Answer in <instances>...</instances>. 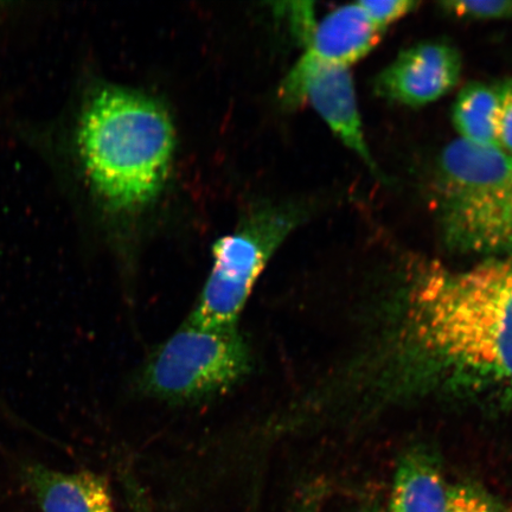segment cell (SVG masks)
Listing matches in <instances>:
<instances>
[{
    "label": "cell",
    "mask_w": 512,
    "mask_h": 512,
    "mask_svg": "<svg viewBox=\"0 0 512 512\" xmlns=\"http://www.w3.org/2000/svg\"><path fill=\"white\" fill-rule=\"evenodd\" d=\"M394 343L400 366L416 377L512 399V255L419 275L403 297Z\"/></svg>",
    "instance_id": "6da1fadb"
},
{
    "label": "cell",
    "mask_w": 512,
    "mask_h": 512,
    "mask_svg": "<svg viewBox=\"0 0 512 512\" xmlns=\"http://www.w3.org/2000/svg\"><path fill=\"white\" fill-rule=\"evenodd\" d=\"M175 149L168 112L155 99L102 86L80 115L78 150L96 196L115 211L146 206L162 189Z\"/></svg>",
    "instance_id": "7a4b0ae2"
},
{
    "label": "cell",
    "mask_w": 512,
    "mask_h": 512,
    "mask_svg": "<svg viewBox=\"0 0 512 512\" xmlns=\"http://www.w3.org/2000/svg\"><path fill=\"white\" fill-rule=\"evenodd\" d=\"M434 194L447 247L494 258L512 255L511 157L496 146L454 139L441 152Z\"/></svg>",
    "instance_id": "3957f363"
},
{
    "label": "cell",
    "mask_w": 512,
    "mask_h": 512,
    "mask_svg": "<svg viewBox=\"0 0 512 512\" xmlns=\"http://www.w3.org/2000/svg\"><path fill=\"white\" fill-rule=\"evenodd\" d=\"M252 370V350L239 326L204 328L185 320L147 358L137 384L147 398L195 405L228 394Z\"/></svg>",
    "instance_id": "277c9868"
},
{
    "label": "cell",
    "mask_w": 512,
    "mask_h": 512,
    "mask_svg": "<svg viewBox=\"0 0 512 512\" xmlns=\"http://www.w3.org/2000/svg\"><path fill=\"white\" fill-rule=\"evenodd\" d=\"M302 217L294 207L255 209L217 240L213 268L187 320L204 328L238 326L256 281Z\"/></svg>",
    "instance_id": "5b68a950"
},
{
    "label": "cell",
    "mask_w": 512,
    "mask_h": 512,
    "mask_svg": "<svg viewBox=\"0 0 512 512\" xmlns=\"http://www.w3.org/2000/svg\"><path fill=\"white\" fill-rule=\"evenodd\" d=\"M280 98L290 106L310 104L342 144L382 181L383 172L364 131L351 68L325 62L305 51L281 83Z\"/></svg>",
    "instance_id": "8992f818"
},
{
    "label": "cell",
    "mask_w": 512,
    "mask_h": 512,
    "mask_svg": "<svg viewBox=\"0 0 512 512\" xmlns=\"http://www.w3.org/2000/svg\"><path fill=\"white\" fill-rule=\"evenodd\" d=\"M462 74V54L453 44L426 41L403 50L382 69L374 91L390 104L418 108L451 93Z\"/></svg>",
    "instance_id": "52a82bcc"
},
{
    "label": "cell",
    "mask_w": 512,
    "mask_h": 512,
    "mask_svg": "<svg viewBox=\"0 0 512 512\" xmlns=\"http://www.w3.org/2000/svg\"><path fill=\"white\" fill-rule=\"evenodd\" d=\"M25 484L43 512H115L110 484L92 471L61 472L25 466Z\"/></svg>",
    "instance_id": "ba28073f"
},
{
    "label": "cell",
    "mask_w": 512,
    "mask_h": 512,
    "mask_svg": "<svg viewBox=\"0 0 512 512\" xmlns=\"http://www.w3.org/2000/svg\"><path fill=\"white\" fill-rule=\"evenodd\" d=\"M383 32L369 21L358 3L341 6L317 21L305 51L318 59L351 68L379 46Z\"/></svg>",
    "instance_id": "9c48e42d"
},
{
    "label": "cell",
    "mask_w": 512,
    "mask_h": 512,
    "mask_svg": "<svg viewBox=\"0 0 512 512\" xmlns=\"http://www.w3.org/2000/svg\"><path fill=\"white\" fill-rule=\"evenodd\" d=\"M448 490L437 460L413 452L396 470L389 512H447Z\"/></svg>",
    "instance_id": "30bf717a"
},
{
    "label": "cell",
    "mask_w": 512,
    "mask_h": 512,
    "mask_svg": "<svg viewBox=\"0 0 512 512\" xmlns=\"http://www.w3.org/2000/svg\"><path fill=\"white\" fill-rule=\"evenodd\" d=\"M497 86L470 82L460 89L452 107V124L459 139L482 146H497Z\"/></svg>",
    "instance_id": "8fae6325"
},
{
    "label": "cell",
    "mask_w": 512,
    "mask_h": 512,
    "mask_svg": "<svg viewBox=\"0 0 512 512\" xmlns=\"http://www.w3.org/2000/svg\"><path fill=\"white\" fill-rule=\"evenodd\" d=\"M440 9L465 21H505L512 19V0H448Z\"/></svg>",
    "instance_id": "7c38bea8"
},
{
    "label": "cell",
    "mask_w": 512,
    "mask_h": 512,
    "mask_svg": "<svg viewBox=\"0 0 512 512\" xmlns=\"http://www.w3.org/2000/svg\"><path fill=\"white\" fill-rule=\"evenodd\" d=\"M447 512H512L490 492L475 484H458L448 490Z\"/></svg>",
    "instance_id": "4fadbf2b"
},
{
    "label": "cell",
    "mask_w": 512,
    "mask_h": 512,
    "mask_svg": "<svg viewBox=\"0 0 512 512\" xmlns=\"http://www.w3.org/2000/svg\"><path fill=\"white\" fill-rule=\"evenodd\" d=\"M357 3L371 24L383 34L393 24L413 14L420 6L414 0H363Z\"/></svg>",
    "instance_id": "5bb4252c"
},
{
    "label": "cell",
    "mask_w": 512,
    "mask_h": 512,
    "mask_svg": "<svg viewBox=\"0 0 512 512\" xmlns=\"http://www.w3.org/2000/svg\"><path fill=\"white\" fill-rule=\"evenodd\" d=\"M497 146L512 157V78L497 86Z\"/></svg>",
    "instance_id": "9a60e30c"
},
{
    "label": "cell",
    "mask_w": 512,
    "mask_h": 512,
    "mask_svg": "<svg viewBox=\"0 0 512 512\" xmlns=\"http://www.w3.org/2000/svg\"><path fill=\"white\" fill-rule=\"evenodd\" d=\"M324 492L316 486L298 499L292 512H320Z\"/></svg>",
    "instance_id": "2e32d148"
},
{
    "label": "cell",
    "mask_w": 512,
    "mask_h": 512,
    "mask_svg": "<svg viewBox=\"0 0 512 512\" xmlns=\"http://www.w3.org/2000/svg\"><path fill=\"white\" fill-rule=\"evenodd\" d=\"M361 512H384V511L380 508L371 507V508L364 509Z\"/></svg>",
    "instance_id": "e0dca14e"
},
{
    "label": "cell",
    "mask_w": 512,
    "mask_h": 512,
    "mask_svg": "<svg viewBox=\"0 0 512 512\" xmlns=\"http://www.w3.org/2000/svg\"><path fill=\"white\" fill-rule=\"evenodd\" d=\"M511 181H512V157H511Z\"/></svg>",
    "instance_id": "ac0fdd59"
}]
</instances>
